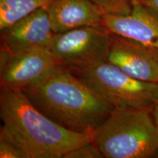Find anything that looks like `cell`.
<instances>
[{"label":"cell","instance_id":"cell-10","mask_svg":"<svg viewBox=\"0 0 158 158\" xmlns=\"http://www.w3.org/2000/svg\"><path fill=\"white\" fill-rule=\"evenodd\" d=\"M54 33L102 24L104 13L91 0H53L45 7Z\"/></svg>","mask_w":158,"mask_h":158},{"label":"cell","instance_id":"cell-2","mask_svg":"<svg viewBox=\"0 0 158 158\" xmlns=\"http://www.w3.org/2000/svg\"><path fill=\"white\" fill-rule=\"evenodd\" d=\"M21 90L45 116L76 133H93L114 110L70 69L62 65L41 81Z\"/></svg>","mask_w":158,"mask_h":158},{"label":"cell","instance_id":"cell-7","mask_svg":"<svg viewBox=\"0 0 158 158\" xmlns=\"http://www.w3.org/2000/svg\"><path fill=\"white\" fill-rule=\"evenodd\" d=\"M106 62L133 78L158 83V63L151 48L132 40L113 34Z\"/></svg>","mask_w":158,"mask_h":158},{"label":"cell","instance_id":"cell-8","mask_svg":"<svg viewBox=\"0 0 158 158\" xmlns=\"http://www.w3.org/2000/svg\"><path fill=\"white\" fill-rule=\"evenodd\" d=\"M54 34L48 13L42 7L1 30L2 47L12 54L33 47L47 48Z\"/></svg>","mask_w":158,"mask_h":158},{"label":"cell","instance_id":"cell-5","mask_svg":"<svg viewBox=\"0 0 158 158\" xmlns=\"http://www.w3.org/2000/svg\"><path fill=\"white\" fill-rule=\"evenodd\" d=\"M112 40L103 24L89 26L55 33L47 48L59 65L78 70L106 61Z\"/></svg>","mask_w":158,"mask_h":158},{"label":"cell","instance_id":"cell-3","mask_svg":"<svg viewBox=\"0 0 158 158\" xmlns=\"http://www.w3.org/2000/svg\"><path fill=\"white\" fill-rule=\"evenodd\" d=\"M106 158H147L158 152V129L152 108L114 109L93 133Z\"/></svg>","mask_w":158,"mask_h":158},{"label":"cell","instance_id":"cell-17","mask_svg":"<svg viewBox=\"0 0 158 158\" xmlns=\"http://www.w3.org/2000/svg\"><path fill=\"white\" fill-rule=\"evenodd\" d=\"M152 51V54L154 55V56L155 57L156 60L158 63V49H155V48H151Z\"/></svg>","mask_w":158,"mask_h":158},{"label":"cell","instance_id":"cell-11","mask_svg":"<svg viewBox=\"0 0 158 158\" xmlns=\"http://www.w3.org/2000/svg\"><path fill=\"white\" fill-rule=\"evenodd\" d=\"M53 0H0V30L27 15L45 7Z\"/></svg>","mask_w":158,"mask_h":158},{"label":"cell","instance_id":"cell-4","mask_svg":"<svg viewBox=\"0 0 158 158\" xmlns=\"http://www.w3.org/2000/svg\"><path fill=\"white\" fill-rule=\"evenodd\" d=\"M70 70L114 109L152 108L158 102V83L133 78L106 61Z\"/></svg>","mask_w":158,"mask_h":158},{"label":"cell","instance_id":"cell-6","mask_svg":"<svg viewBox=\"0 0 158 158\" xmlns=\"http://www.w3.org/2000/svg\"><path fill=\"white\" fill-rule=\"evenodd\" d=\"M59 65L45 47H33L13 54L1 47V87L23 89L41 81Z\"/></svg>","mask_w":158,"mask_h":158},{"label":"cell","instance_id":"cell-16","mask_svg":"<svg viewBox=\"0 0 158 158\" xmlns=\"http://www.w3.org/2000/svg\"><path fill=\"white\" fill-rule=\"evenodd\" d=\"M152 115L154 121L158 129V102L156 103L152 108Z\"/></svg>","mask_w":158,"mask_h":158},{"label":"cell","instance_id":"cell-13","mask_svg":"<svg viewBox=\"0 0 158 158\" xmlns=\"http://www.w3.org/2000/svg\"><path fill=\"white\" fill-rule=\"evenodd\" d=\"M103 155L94 144L93 141L77 147L67 155L64 158H102Z\"/></svg>","mask_w":158,"mask_h":158},{"label":"cell","instance_id":"cell-1","mask_svg":"<svg viewBox=\"0 0 158 158\" xmlns=\"http://www.w3.org/2000/svg\"><path fill=\"white\" fill-rule=\"evenodd\" d=\"M0 138L17 146L27 158H64L93 141V133H76L51 120L19 89L2 88Z\"/></svg>","mask_w":158,"mask_h":158},{"label":"cell","instance_id":"cell-14","mask_svg":"<svg viewBox=\"0 0 158 158\" xmlns=\"http://www.w3.org/2000/svg\"><path fill=\"white\" fill-rule=\"evenodd\" d=\"M0 157L27 158L25 154L17 146L7 140L0 138Z\"/></svg>","mask_w":158,"mask_h":158},{"label":"cell","instance_id":"cell-9","mask_svg":"<svg viewBox=\"0 0 158 158\" xmlns=\"http://www.w3.org/2000/svg\"><path fill=\"white\" fill-rule=\"evenodd\" d=\"M102 24L112 34L158 49V20L139 0H134L129 14L104 13Z\"/></svg>","mask_w":158,"mask_h":158},{"label":"cell","instance_id":"cell-12","mask_svg":"<svg viewBox=\"0 0 158 158\" xmlns=\"http://www.w3.org/2000/svg\"><path fill=\"white\" fill-rule=\"evenodd\" d=\"M104 13L112 15H127L133 9L134 0H91Z\"/></svg>","mask_w":158,"mask_h":158},{"label":"cell","instance_id":"cell-15","mask_svg":"<svg viewBox=\"0 0 158 158\" xmlns=\"http://www.w3.org/2000/svg\"><path fill=\"white\" fill-rule=\"evenodd\" d=\"M139 1L158 20V0H139Z\"/></svg>","mask_w":158,"mask_h":158}]
</instances>
